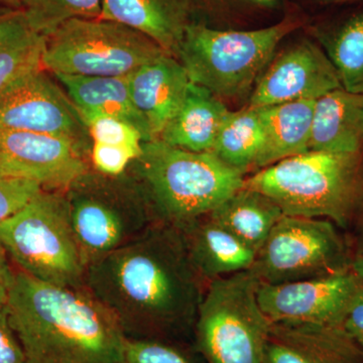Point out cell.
<instances>
[{
    "instance_id": "6da1fadb",
    "label": "cell",
    "mask_w": 363,
    "mask_h": 363,
    "mask_svg": "<svg viewBox=\"0 0 363 363\" xmlns=\"http://www.w3.org/2000/svg\"><path fill=\"white\" fill-rule=\"evenodd\" d=\"M208 284L196 271L180 229L155 222L86 272L85 289L128 338L171 339L194 329Z\"/></svg>"
},
{
    "instance_id": "7a4b0ae2",
    "label": "cell",
    "mask_w": 363,
    "mask_h": 363,
    "mask_svg": "<svg viewBox=\"0 0 363 363\" xmlns=\"http://www.w3.org/2000/svg\"><path fill=\"white\" fill-rule=\"evenodd\" d=\"M25 363H118L125 335L86 289L14 274L6 304Z\"/></svg>"
},
{
    "instance_id": "3957f363",
    "label": "cell",
    "mask_w": 363,
    "mask_h": 363,
    "mask_svg": "<svg viewBox=\"0 0 363 363\" xmlns=\"http://www.w3.org/2000/svg\"><path fill=\"white\" fill-rule=\"evenodd\" d=\"M243 187L271 198L285 215L327 219L347 229L363 213V150H310L259 169Z\"/></svg>"
},
{
    "instance_id": "277c9868",
    "label": "cell",
    "mask_w": 363,
    "mask_h": 363,
    "mask_svg": "<svg viewBox=\"0 0 363 363\" xmlns=\"http://www.w3.org/2000/svg\"><path fill=\"white\" fill-rule=\"evenodd\" d=\"M136 161L155 218L176 227L211 213L245 180L213 152L177 149L159 138L143 143Z\"/></svg>"
},
{
    "instance_id": "5b68a950",
    "label": "cell",
    "mask_w": 363,
    "mask_h": 363,
    "mask_svg": "<svg viewBox=\"0 0 363 363\" xmlns=\"http://www.w3.org/2000/svg\"><path fill=\"white\" fill-rule=\"evenodd\" d=\"M298 26V21L286 18L259 30H220L192 23L177 59L191 82L215 96L243 97L252 93L281 40Z\"/></svg>"
},
{
    "instance_id": "8992f818",
    "label": "cell",
    "mask_w": 363,
    "mask_h": 363,
    "mask_svg": "<svg viewBox=\"0 0 363 363\" xmlns=\"http://www.w3.org/2000/svg\"><path fill=\"white\" fill-rule=\"evenodd\" d=\"M60 191L43 190L0 223V243L21 271L52 285L84 289L86 266Z\"/></svg>"
},
{
    "instance_id": "52a82bcc",
    "label": "cell",
    "mask_w": 363,
    "mask_h": 363,
    "mask_svg": "<svg viewBox=\"0 0 363 363\" xmlns=\"http://www.w3.org/2000/svg\"><path fill=\"white\" fill-rule=\"evenodd\" d=\"M250 269L208 283L194 330L207 363H264L272 322L260 309Z\"/></svg>"
},
{
    "instance_id": "ba28073f",
    "label": "cell",
    "mask_w": 363,
    "mask_h": 363,
    "mask_svg": "<svg viewBox=\"0 0 363 363\" xmlns=\"http://www.w3.org/2000/svg\"><path fill=\"white\" fill-rule=\"evenodd\" d=\"M166 52L143 33L104 18H76L47 38L43 67L56 74L128 77Z\"/></svg>"
},
{
    "instance_id": "9c48e42d",
    "label": "cell",
    "mask_w": 363,
    "mask_h": 363,
    "mask_svg": "<svg viewBox=\"0 0 363 363\" xmlns=\"http://www.w3.org/2000/svg\"><path fill=\"white\" fill-rule=\"evenodd\" d=\"M351 264L347 245L333 222L284 215L250 271L260 283L276 285L339 274Z\"/></svg>"
},
{
    "instance_id": "30bf717a",
    "label": "cell",
    "mask_w": 363,
    "mask_h": 363,
    "mask_svg": "<svg viewBox=\"0 0 363 363\" xmlns=\"http://www.w3.org/2000/svg\"><path fill=\"white\" fill-rule=\"evenodd\" d=\"M85 175L63 194L88 269L135 240L157 220L145 192L135 198L124 195L123 191L97 188L87 183Z\"/></svg>"
},
{
    "instance_id": "8fae6325",
    "label": "cell",
    "mask_w": 363,
    "mask_h": 363,
    "mask_svg": "<svg viewBox=\"0 0 363 363\" xmlns=\"http://www.w3.org/2000/svg\"><path fill=\"white\" fill-rule=\"evenodd\" d=\"M363 296V279L352 271L257 289L260 309L272 323L343 326L353 305Z\"/></svg>"
},
{
    "instance_id": "7c38bea8",
    "label": "cell",
    "mask_w": 363,
    "mask_h": 363,
    "mask_svg": "<svg viewBox=\"0 0 363 363\" xmlns=\"http://www.w3.org/2000/svg\"><path fill=\"white\" fill-rule=\"evenodd\" d=\"M0 130L60 136L81 149L89 135L75 105L43 69L28 72L0 89Z\"/></svg>"
},
{
    "instance_id": "4fadbf2b",
    "label": "cell",
    "mask_w": 363,
    "mask_h": 363,
    "mask_svg": "<svg viewBox=\"0 0 363 363\" xmlns=\"http://www.w3.org/2000/svg\"><path fill=\"white\" fill-rule=\"evenodd\" d=\"M0 173L65 191L87 173L82 149L68 138L0 130Z\"/></svg>"
},
{
    "instance_id": "5bb4252c",
    "label": "cell",
    "mask_w": 363,
    "mask_h": 363,
    "mask_svg": "<svg viewBox=\"0 0 363 363\" xmlns=\"http://www.w3.org/2000/svg\"><path fill=\"white\" fill-rule=\"evenodd\" d=\"M341 87L328 56L310 40L296 43L272 58L250 93V107L317 100Z\"/></svg>"
},
{
    "instance_id": "9a60e30c",
    "label": "cell",
    "mask_w": 363,
    "mask_h": 363,
    "mask_svg": "<svg viewBox=\"0 0 363 363\" xmlns=\"http://www.w3.org/2000/svg\"><path fill=\"white\" fill-rule=\"evenodd\" d=\"M264 363H363V350L343 326L272 323Z\"/></svg>"
},
{
    "instance_id": "2e32d148",
    "label": "cell",
    "mask_w": 363,
    "mask_h": 363,
    "mask_svg": "<svg viewBox=\"0 0 363 363\" xmlns=\"http://www.w3.org/2000/svg\"><path fill=\"white\" fill-rule=\"evenodd\" d=\"M128 80L133 104L157 140L187 97L192 83L187 71L178 59L164 52L128 76Z\"/></svg>"
},
{
    "instance_id": "e0dca14e",
    "label": "cell",
    "mask_w": 363,
    "mask_h": 363,
    "mask_svg": "<svg viewBox=\"0 0 363 363\" xmlns=\"http://www.w3.org/2000/svg\"><path fill=\"white\" fill-rule=\"evenodd\" d=\"M192 11L193 0H104L100 18L143 33L177 58Z\"/></svg>"
},
{
    "instance_id": "ac0fdd59",
    "label": "cell",
    "mask_w": 363,
    "mask_h": 363,
    "mask_svg": "<svg viewBox=\"0 0 363 363\" xmlns=\"http://www.w3.org/2000/svg\"><path fill=\"white\" fill-rule=\"evenodd\" d=\"M191 262L205 283L248 271L257 253L209 215L178 227Z\"/></svg>"
},
{
    "instance_id": "d6986e66",
    "label": "cell",
    "mask_w": 363,
    "mask_h": 363,
    "mask_svg": "<svg viewBox=\"0 0 363 363\" xmlns=\"http://www.w3.org/2000/svg\"><path fill=\"white\" fill-rule=\"evenodd\" d=\"M363 150V94L338 88L315 101L309 152Z\"/></svg>"
},
{
    "instance_id": "ffe728a7",
    "label": "cell",
    "mask_w": 363,
    "mask_h": 363,
    "mask_svg": "<svg viewBox=\"0 0 363 363\" xmlns=\"http://www.w3.org/2000/svg\"><path fill=\"white\" fill-rule=\"evenodd\" d=\"M315 101L300 100L257 107L264 143L252 169L259 171L281 160L309 152Z\"/></svg>"
},
{
    "instance_id": "44dd1931",
    "label": "cell",
    "mask_w": 363,
    "mask_h": 363,
    "mask_svg": "<svg viewBox=\"0 0 363 363\" xmlns=\"http://www.w3.org/2000/svg\"><path fill=\"white\" fill-rule=\"evenodd\" d=\"M228 112L220 98L191 83L180 111L167 124L159 140L177 149L211 152Z\"/></svg>"
},
{
    "instance_id": "7402d4cb",
    "label": "cell",
    "mask_w": 363,
    "mask_h": 363,
    "mask_svg": "<svg viewBox=\"0 0 363 363\" xmlns=\"http://www.w3.org/2000/svg\"><path fill=\"white\" fill-rule=\"evenodd\" d=\"M56 77L65 86L78 111L116 117L135 126L145 143L156 140L149 123L133 104L128 77H93L65 74H56Z\"/></svg>"
},
{
    "instance_id": "603a6c76",
    "label": "cell",
    "mask_w": 363,
    "mask_h": 363,
    "mask_svg": "<svg viewBox=\"0 0 363 363\" xmlns=\"http://www.w3.org/2000/svg\"><path fill=\"white\" fill-rule=\"evenodd\" d=\"M208 215L257 253L285 214L271 198L242 187Z\"/></svg>"
},
{
    "instance_id": "cb8c5ba5",
    "label": "cell",
    "mask_w": 363,
    "mask_h": 363,
    "mask_svg": "<svg viewBox=\"0 0 363 363\" xmlns=\"http://www.w3.org/2000/svg\"><path fill=\"white\" fill-rule=\"evenodd\" d=\"M45 42L21 9L0 13V89L28 72L44 69Z\"/></svg>"
},
{
    "instance_id": "d4e9b609",
    "label": "cell",
    "mask_w": 363,
    "mask_h": 363,
    "mask_svg": "<svg viewBox=\"0 0 363 363\" xmlns=\"http://www.w3.org/2000/svg\"><path fill=\"white\" fill-rule=\"evenodd\" d=\"M264 143V130L257 108L247 106L230 111L224 119L212 150L227 166L245 174L252 169Z\"/></svg>"
},
{
    "instance_id": "484cf974",
    "label": "cell",
    "mask_w": 363,
    "mask_h": 363,
    "mask_svg": "<svg viewBox=\"0 0 363 363\" xmlns=\"http://www.w3.org/2000/svg\"><path fill=\"white\" fill-rule=\"evenodd\" d=\"M327 56L337 72L341 87L363 94V13L344 21L324 40Z\"/></svg>"
},
{
    "instance_id": "4316f807",
    "label": "cell",
    "mask_w": 363,
    "mask_h": 363,
    "mask_svg": "<svg viewBox=\"0 0 363 363\" xmlns=\"http://www.w3.org/2000/svg\"><path fill=\"white\" fill-rule=\"evenodd\" d=\"M104 0H21V9L33 30L49 38L76 18L101 16Z\"/></svg>"
},
{
    "instance_id": "83f0119b",
    "label": "cell",
    "mask_w": 363,
    "mask_h": 363,
    "mask_svg": "<svg viewBox=\"0 0 363 363\" xmlns=\"http://www.w3.org/2000/svg\"><path fill=\"white\" fill-rule=\"evenodd\" d=\"M79 113L93 143L125 147L142 155L145 140L135 126L104 114L85 111H79Z\"/></svg>"
},
{
    "instance_id": "f1b7e54d",
    "label": "cell",
    "mask_w": 363,
    "mask_h": 363,
    "mask_svg": "<svg viewBox=\"0 0 363 363\" xmlns=\"http://www.w3.org/2000/svg\"><path fill=\"white\" fill-rule=\"evenodd\" d=\"M118 363H194L169 341L159 339H124Z\"/></svg>"
},
{
    "instance_id": "f546056e",
    "label": "cell",
    "mask_w": 363,
    "mask_h": 363,
    "mask_svg": "<svg viewBox=\"0 0 363 363\" xmlns=\"http://www.w3.org/2000/svg\"><path fill=\"white\" fill-rule=\"evenodd\" d=\"M43 190L35 182L0 173V223L18 213Z\"/></svg>"
},
{
    "instance_id": "4dcf8cb0",
    "label": "cell",
    "mask_w": 363,
    "mask_h": 363,
    "mask_svg": "<svg viewBox=\"0 0 363 363\" xmlns=\"http://www.w3.org/2000/svg\"><path fill=\"white\" fill-rule=\"evenodd\" d=\"M0 363H25V353L9 322L6 307L0 308Z\"/></svg>"
},
{
    "instance_id": "1f68e13d",
    "label": "cell",
    "mask_w": 363,
    "mask_h": 363,
    "mask_svg": "<svg viewBox=\"0 0 363 363\" xmlns=\"http://www.w3.org/2000/svg\"><path fill=\"white\" fill-rule=\"evenodd\" d=\"M343 328L363 350V296L344 320Z\"/></svg>"
},
{
    "instance_id": "d6a6232c",
    "label": "cell",
    "mask_w": 363,
    "mask_h": 363,
    "mask_svg": "<svg viewBox=\"0 0 363 363\" xmlns=\"http://www.w3.org/2000/svg\"><path fill=\"white\" fill-rule=\"evenodd\" d=\"M14 274L16 272L9 266V255L0 243V308L6 307Z\"/></svg>"
},
{
    "instance_id": "836d02e7",
    "label": "cell",
    "mask_w": 363,
    "mask_h": 363,
    "mask_svg": "<svg viewBox=\"0 0 363 363\" xmlns=\"http://www.w3.org/2000/svg\"><path fill=\"white\" fill-rule=\"evenodd\" d=\"M351 269L360 279H363V245L362 248L358 250L354 259H352Z\"/></svg>"
},
{
    "instance_id": "e575fe53",
    "label": "cell",
    "mask_w": 363,
    "mask_h": 363,
    "mask_svg": "<svg viewBox=\"0 0 363 363\" xmlns=\"http://www.w3.org/2000/svg\"><path fill=\"white\" fill-rule=\"evenodd\" d=\"M252 6L262 7V9H271L278 6L279 0H242Z\"/></svg>"
},
{
    "instance_id": "d590c367",
    "label": "cell",
    "mask_w": 363,
    "mask_h": 363,
    "mask_svg": "<svg viewBox=\"0 0 363 363\" xmlns=\"http://www.w3.org/2000/svg\"><path fill=\"white\" fill-rule=\"evenodd\" d=\"M0 6H4L11 9H20L21 0H0Z\"/></svg>"
},
{
    "instance_id": "8d00e7d4",
    "label": "cell",
    "mask_w": 363,
    "mask_h": 363,
    "mask_svg": "<svg viewBox=\"0 0 363 363\" xmlns=\"http://www.w3.org/2000/svg\"><path fill=\"white\" fill-rule=\"evenodd\" d=\"M322 1L338 2V1H350V0H322Z\"/></svg>"
}]
</instances>
